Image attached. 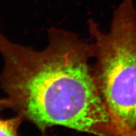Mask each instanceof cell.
<instances>
[{
    "label": "cell",
    "mask_w": 136,
    "mask_h": 136,
    "mask_svg": "<svg viewBox=\"0 0 136 136\" xmlns=\"http://www.w3.org/2000/svg\"><path fill=\"white\" fill-rule=\"evenodd\" d=\"M3 69L0 83L10 108L42 132L60 126L95 136H112L111 120L100 94L92 45L63 30L49 32L36 51L11 41L0 31Z\"/></svg>",
    "instance_id": "6da1fadb"
},
{
    "label": "cell",
    "mask_w": 136,
    "mask_h": 136,
    "mask_svg": "<svg viewBox=\"0 0 136 136\" xmlns=\"http://www.w3.org/2000/svg\"><path fill=\"white\" fill-rule=\"evenodd\" d=\"M94 76L111 120L112 136H136V10L123 0L103 33L90 20Z\"/></svg>",
    "instance_id": "7a4b0ae2"
},
{
    "label": "cell",
    "mask_w": 136,
    "mask_h": 136,
    "mask_svg": "<svg viewBox=\"0 0 136 136\" xmlns=\"http://www.w3.org/2000/svg\"><path fill=\"white\" fill-rule=\"evenodd\" d=\"M23 120L18 115L8 119L0 117V136H20L18 129Z\"/></svg>",
    "instance_id": "3957f363"
},
{
    "label": "cell",
    "mask_w": 136,
    "mask_h": 136,
    "mask_svg": "<svg viewBox=\"0 0 136 136\" xmlns=\"http://www.w3.org/2000/svg\"><path fill=\"white\" fill-rule=\"evenodd\" d=\"M6 108H10V104L7 99L6 98L0 99V112Z\"/></svg>",
    "instance_id": "277c9868"
}]
</instances>
